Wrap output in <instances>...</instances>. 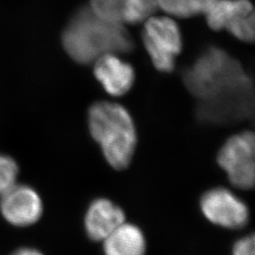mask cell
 I'll list each match as a JSON object with an SVG mask.
<instances>
[{
	"label": "cell",
	"instance_id": "6da1fadb",
	"mask_svg": "<svg viewBox=\"0 0 255 255\" xmlns=\"http://www.w3.org/2000/svg\"><path fill=\"white\" fill-rule=\"evenodd\" d=\"M63 46L78 64L96 62L106 54L128 53L133 41L123 25L104 22L82 7L73 15L63 33Z\"/></svg>",
	"mask_w": 255,
	"mask_h": 255
},
{
	"label": "cell",
	"instance_id": "7a4b0ae2",
	"mask_svg": "<svg viewBox=\"0 0 255 255\" xmlns=\"http://www.w3.org/2000/svg\"><path fill=\"white\" fill-rule=\"evenodd\" d=\"M88 128L111 167L116 170L128 167L136 149L137 132L125 107L109 101L94 103L88 111Z\"/></svg>",
	"mask_w": 255,
	"mask_h": 255
},
{
	"label": "cell",
	"instance_id": "3957f363",
	"mask_svg": "<svg viewBox=\"0 0 255 255\" xmlns=\"http://www.w3.org/2000/svg\"><path fill=\"white\" fill-rule=\"evenodd\" d=\"M247 74L241 64L223 49L210 46L182 74L187 90L199 101L209 99Z\"/></svg>",
	"mask_w": 255,
	"mask_h": 255
},
{
	"label": "cell",
	"instance_id": "277c9868",
	"mask_svg": "<svg viewBox=\"0 0 255 255\" xmlns=\"http://www.w3.org/2000/svg\"><path fill=\"white\" fill-rule=\"evenodd\" d=\"M219 167L228 181L239 190H250L255 183V138L253 131H243L228 138L217 156Z\"/></svg>",
	"mask_w": 255,
	"mask_h": 255
},
{
	"label": "cell",
	"instance_id": "5b68a950",
	"mask_svg": "<svg viewBox=\"0 0 255 255\" xmlns=\"http://www.w3.org/2000/svg\"><path fill=\"white\" fill-rule=\"evenodd\" d=\"M142 38L146 51L157 70L173 71L176 57L182 50V35L176 22L167 17L146 19Z\"/></svg>",
	"mask_w": 255,
	"mask_h": 255
},
{
	"label": "cell",
	"instance_id": "8992f818",
	"mask_svg": "<svg viewBox=\"0 0 255 255\" xmlns=\"http://www.w3.org/2000/svg\"><path fill=\"white\" fill-rule=\"evenodd\" d=\"M255 89L252 79L246 75L240 81L200 101L198 112L206 120L220 121L245 118L254 109Z\"/></svg>",
	"mask_w": 255,
	"mask_h": 255
},
{
	"label": "cell",
	"instance_id": "52a82bcc",
	"mask_svg": "<svg viewBox=\"0 0 255 255\" xmlns=\"http://www.w3.org/2000/svg\"><path fill=\"white\" fill-rule=\"evenodd\" d=\"M200 209L210 223L228 230L244 228L250 219L246 203L225 187H214L204 192Z\"/></svg>",
	"mask_w": 255,
	"mask_h": 255
},
{
	"label": "cell",
	"instance_id": "ba28073f",
	"mask_svg": "<svg viewBox=\"0 0 255 255\" xmlns=\"http://www.w3.org/2000/svg\"><path fill=\"white\" fill-rule=\"evenodd\" d=\"M0 197L1 213L12 225L19 227L32 225L43 215L44 205L41 197L27 185L15 183Z\"/></svg>",
	"mask_w": 255,
	"mask_h": 255
},
{
	"label": "cell",
	"instance_id": "9c48e42d",
	"mask_svg": "<svg viewBox=\"0 0 255 255\" xmlns=\"http://www.w3.org/2000/svg\"><path fill=\"white\" fill-rule=\"evenodd\" d=\"M126 221L123 209L107 198L92 201L84 215V230L91 240L102 242Z\"/></svg>",
	"mask_w": 255,
	"mask_h": 255
},
{
	"label": "cell",
	"instance_id": "30bf717a",
	"mask_svg": "<svg viewBox=\"0 0 255 255\" xmlns=\"http://www.w3.org/2000/svg\"><path fill=\"white\" fill-rule=\"evenodd\" d=\"M94 74L104 90L115 97L125 95L134 82L132 66L117 54L103 55L99 58L95 62Z\"/></svg>",
	"mask_w": 255,
	"mask_h": 255
},
{
	"label": "cell",
	"instance_id": "8fae6325",
	"mask_svg": "<svg viewBox=\"0 0 255 255\" xmlns=\"http://www.w3.org/2000/svg\"><path fill=\"white\" fill-rule=\"evenodd\" d=\"M104 255H146V240L143 231L125 221L102 242Z\"/></svg>",
	"mask_w": 255,
	"mask_h": 255
},
{
	"label": "cell",
	"instance_id": "7c38bea8",
	"mask_svg": "<svg viewBox=\"0 0 255 255\" xmlns=\"http://www.w3.org/2000/svg\"><path fill=\"white\" fill-rule=\"evenodd\" d=\"M254 12L250 0H216L204 13L209 27L225 29L237 18Z\"/></svg>",
	"mask_w": 255,
	"mask_h": 255
},
{
	"label": "cell",
	"instance_id": "4fadbf2b",
	"mask_svg": "<svg viewBox=\"0 0 255 255\" xmlns=\"http://www.w3.org/2000/svg\"><path fill=\"white\" fill-rule=\"evenodd\" d=\"M216 0H157L158 8L181 18L205 13Z\"/></svg>",
	"mask_w": 255,
	"mask_h": 255
},
{
	"label": "cell",
	"instance_id": "5bb4252c",
	"mask_svg": "<svg viewBox=\"0 0 255 255\" xmlns=\"http://www.w3.org/2000/svg\"><path fill=\"white\" fill-rule=\"evenodd\" d=\"M94 15L104 22L123 25V0H90L88 7Z\"/></svg>",
	"mask_w": 255,
	"mask_h": 255
},
{
	"label": "cell",
	"instance_id": "9a60e30c",
	"mask_svg": "<svg viewBox=\"0 0 255 255\" xmlns=\"http://www.w3.org/2000/svg\"><path fill=\"white\" fill-rule=\"evenodd\" d=\"M124 23L138 24L150 17L158 8L157 0H123Z\"/></svg>",
	"mask_w": 255,
	"mask_h": 255
},
{
	"label": "cell",
	"instance_id": "2e32d148",
	"mask_svg": "<svg viewBox=\"0 0 255 255\" xmlns=\"http://www.w3.org/2000/svg\"><path fill=\"white\" fill-rule=\"evenodd\" d=\"M226 29L238 40L253 43L255 41V13L237 18Z\"/></svg>",
	"mask_w": 255,
	"mask_h": 255
},
{
	"label": "cell",
	"instance_id": "e0dca14e",
	"mask_svg": "<svg viewBox=\"0 0 255 255\" xmlns=\"http://www.w3.org/2000/svg\"><path fill=\"white\" fill-rule=\"evenodd\" d=\"M18 166L15 161L6 155H0V195L16 183Z\"/></svg>",
	"mask_w": 255,
	"mask_h": 255
},
{
	"label": "cell",
	"instance_id": "ac0fdd59",
	"mask_svg": "<svg viewBox=\"0 0 255 255\" xmlns=\"http://www.w3.org/2000/svg\"><path fill=\"white\" fill-rule=\"evenodd\" d=\"M232 255H255V237L253 234L241 237L233 246Z\"/></svg>",
	"mask_w": 255,
	"mask_h": 255
},
{
	"label": "cell",
	"instance_id": "d6986e66",
	"mask_svg": "<svg viewBox=\"0 0 255 255\" xmlns=\"http://www.w3.org/2000/svg\"><path fill=\"white\" fill-rule=\"evenodd\" d=\"M11 255H44L41 254L40 252H38L37 250L34 249H28V248H24V249H20L18 251H16L15 253H13Z\"/></svg>",
	"mask_w": 255,
	"mask_h": 255
}]
</instances>
